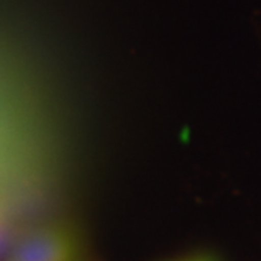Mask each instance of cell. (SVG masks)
Returning a JSON list of instances; mask_svg holds the SVG:
<instances>
[{
    "label": "cell",
    "instance_id": "6da1fadb",
    "mask_svg": "<svg viewBox=\"0 0 261 261\" xmlns=\"http://www.w3.org/2000/svg\"><path fill=\"white\" fill-rule=\"evenodd\" d=\"M73 241L60 229H37L25 235L13 250L18 261H71Z\"/></svg>",
    "mask_w": 261,
    "mask_h": 261
},
{
    "label": "cell",
    "instance_id": "7a4b0ae2",
    "mask_svg": "<svg viewBox=\"0 0 261 261\" xmlns=\"http://www.w3.org/2000/svg\"><path fill=\"white\" fill-rule=\"evenodd\" d=\"M197 261H209V260H203V258H197Z\"/></svg>",
    "mask_w": 261,
    "mask_h": 261
},
{
    "label": "cell",
    "instance_id": "3957f363",
    "mask_svg": "<svg viewBox=\"0 0 261 261\" xmlns=\"http://www.w3.org/2000/svg\"><path fill=\"white\" fill-rule=\"evenodd\" d=\"M12 261H18V260H12Z\"/></svg>",
    "mask_w": 261,
    "mask_h": 261
},
{
    "label": "cell",
    "instance_id": "277c9868",
    "mask_svg": "<svg viewBox=\"0 0 261 261\" xmlns=\"http://www.w3.org/2000/svg\"><path fill=\"white\" fill-rule=\"evenodd\" d=\"M195 261H197V260H195Z\"/></svg>",
    "mask_w": 261,
    "mask_h": 261
}]
</instances>
